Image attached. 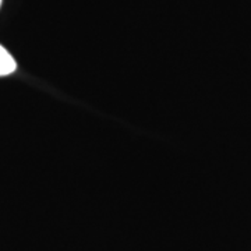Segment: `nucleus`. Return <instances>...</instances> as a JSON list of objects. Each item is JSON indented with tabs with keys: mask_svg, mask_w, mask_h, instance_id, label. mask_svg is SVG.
<instances>
[{
	"mask_svg": "<svg viewBox=\"0 0 251 251\" xmlns=\"http://www.w3.org/2000/svg\"><path fill=\"white\" fill-rule=\"evenodd\" d=\"M16 69H17V63L14 57L7 52L6 48L0 45V77L9 75L16 72Z\"/></svg>",
	"mask_w": 251,
	"mask_h": 251,
	"instance_id": "f257e3e1",
	"label": "nucleus"
},
{
	"mask_svg": "<svg viewBox=\"0 0 251 251\" xmlns=\"http://www.w3.org/2000/svg\"><path fill=\"white\" fill-rule=\"evenodd\" d=\"M0 6H1V0H0Z\"/></svg>",
	"mask_w": 251,
	"mask_h": 251,
	"instance_id": "f03ea898",
	"label": "nucleus"
}]
</instances>
